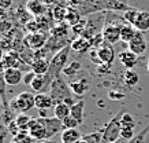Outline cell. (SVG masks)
Returning a JSON list of instances; mask_svg holds the SVG:
<instances>
[{"label":"cell","instance_id":"28","mask_svg":"<svg viewBox=\"0 0 149 143\" xmlns=\"http://www.w3.org/2000/svg\"><path fill=\"white\" fill-rule=\"evenodd\" d=\"M36 21H37V25H38V29L40 32H51L52 30V25H51V21L48 18V15H41V17H36Z\"/></svg>","mask_w":149,"mask_h":143},{"label":"cell","instance_id":"22","mask_svg":"<svg viewBox=\"0 0 149 143\" xmlns=\"http://www.w3.org/2000/svg\"><path fill=\"white\" fill-rule=\"evenodd\" d=\"M71 113V107L67 103H58L54 107V117L59 118L60 121H63L64 118H67Z\"/></svg>","mask_w":149,"mask_h":143},{"label":"cell","instance_id":"13","mask_svg":"<svg viewBox=\"0 0 149 143\" xmlns=\"http://www.w3.org/2000/svg\"><path fill=\"white\" fill-rule=\"evenodd\" d=\"M4 80L7 85H17L23 81V74L19 69L15 68H7L4 70Z\"/></svg>","mask_w":149,"mask_h":143},{"label":"cell","instance_id":"9","mask_svg":"<svg viewBox=\"0 0 149 143\" xmlns=\"http://www.w3.org/2000/svg\"><path fill=\"white\" fill-rule=\"evenodd\" d=\"M44 121H45V129H47V136L45 140H49L52 136L63 131V123L56 118V117H44Z\"/></svg>","mask_w":149,"mask_h":143},{"label":"cell","instance_id":"25","mask_svg":"<svg viewBox=\"0 0 149 143\" xmlns=\"http://www.w3.org/2000/svg\"><path fill=\"white\" fill-rule=\"evenodd\" d=\"M137 33V29L133 26V25H125V26H122V29H120V42L123 43H129L131 42V39L136 36Z\"/></svg>","mask_w":149,"mask_h":143},{"label":"cell","instance_id":"33","mask_svg":"<svg viewBox=\"0 0 149 143\" xmlns=\"http://www.w3.org/2000/svg\"><path fill=\"white\" fill-rule=\"evenodd\" d=\"M120 123H122V127L136 128V121H134V117H133L130 113H127V111L122 116V120H120Z\"/></svg>","mask_w":149,"mask_h":143},{"label":"cell","instance_id":"2","mask_svg":"<svg viewBox=\"0 0 149 143\" xmlns=\"http://www.w3.org/2000/svg\"><path fill=\"white\" fill-rule=\"evenodd\" d=\"M126 113V109H120L115 117L105 124L103 129V143H113L120 139V131H122V116Z\"/></svg>","mask_w":149,"mask_h":143},{"label":"cell","instance_id":"5","mask_svg":"<svg viewBox=\"0 0 149 143\" xmlns=\"http://www.w3.org/2000/svg\"><path fill=\"white\" fill-rule=\"evenodd\" d=\"M29 134L34 140H45L47 136V129H45V121L44 117H37V118H32L30 125H29Z\"/></svg>","mask_w":149,"mask_h":143},{"label":"cell","instance_id":"41","mask_svg":"<svg viewBox=\"0 0 149 143\" xmlns=\"http://www.w3.org/2000/svg\"><path fill=\"white\" fill-rule=\"evenodd\" d=\"M123 97H125V94L123 92H109V98H115L116 101L122 99Z\"/></svg>","mask_w":149,"mask_h":143},{"label":"cell","instance_id":"10","mask_svg":"<svg viewBox=\"0 0 149 143\" xmlns=\"http://www.w3.org/2000/svg\"><path fill=\"white\" fill-rule=\"evenodd\" d=\"M97 56L101 63L105 65H112L113 59H115V50H113V46H111L109 43L104 42L103 46L97 50Z\"/></svg>","mask_w":149,"mask_h":143},{"label":"cell","instance_id":"18","mask_svg":"<svg viewBox=\"0 0 149 143\" xmlns=\"http://www.w3.org/2000/svg\"><path fill=\"white\" fill-rule=\"evenodd\" d=\"M138 32H146L149 29V11H140L136 23L133 25Z\"/></svg>","mask_w":149,"mask_h":143},{"label":"cell","instance_id":"47","mask_svg":"<svg viewBox=\"0 0 149 143\" xmlns=\"http://www.w3.org/2000/svg\"><path fill=\"white\" fill-rule=\"evenodd\" d=\"M146 70H148V73H149V59H148V65H146Z\"/></svg>","mask_w":149,"mask_h":143},{"label":"cell","instance_id":"4","mask_svg":"<svg viewBox=\"0 0 149 143\" xmlns=\"http://www.w3.org/2000/svg\"><path fill=\"white\" fill-rule=\"evenodd\" d=\"M33 107H36V95H33L32 92H21L8 103L10 110L19 113H26Z\"/></svg>","mask_w":149,"mask_h":143},{"label":"cell","instance_id":"36","mask_svg":"<svg viewBox=\"0 0 149 143\" xmlns=\"http://www.w3.org/2000/svg\"><path fill=\"white\" fill-rule=\"evenodd\" d=\"M14 29V23L11 21H1L0 22V33L1 35H8Z\"/></svg>","mask_w":149,"mask_h":143},{"label":"cell","instance_id":"17","mask_svg":"<svg viewBox=\"0 0 149 143\" xmlns=\"http://www.w3.org/2000/svg\"><path fill=\"white\" fill-rule=\"evenodd\" d=\"M70 28H71V26H70L67 22L58 23V25H55L54 28H52L49 35H51V37H55V39H67Z\"/></svg>","mask_w":149,"mask_h":143},{"label":"cell","instance_id":"1","mask_svg":"<svg viewBox=\"0 0 149 143\" xmlns=\"http://www.w3.org/2000/svg\"><path fill=\"white\" fill-rule=\"evenodd\" d=\"M48 94L51 95V98H52V101H54L55 105H58V103H67L68 106L71 107L72 105H75L78 102L72 98L70 85H68L62 77H58L56 80L52 81Z\"/></svg>","mask_w":149,"mask_h":143},{"label":"cell","instance_id":"46","mask_svg":"<svg viewBox=\"0 0 149 143\" xmlns=\"http://www.w3.org/2000/svg\"><path fill=\"white\" fill-rule=\"evenodd\" d=\"M145 143H149V134H148V136H146V139H145Z\"/></svg>","mask_w":149,"mask_h":143},{"label":"cell","instance_id":"16","mask_svg":"<svg viewBox=\"0 0 149 143\" xmlns=\"http://www.w3.org/2000/svg\"><path fill=\"white\" fill-rule=\"evenodd\" d=\"M60 139L62 143H79L82 140V135L78 129H63Z\"/></svg>","mask_w":149,"mask_h":143},{"label":"cell","instance_id":"19","mask_svg":"<svg viewBox=\"0 0 149 143\" xmlns=\"http://www.w3.org/2000/svg\"><path fill=\"white\" fill-rule=\"evenodd\" d=\"M70 47H71V50H74L75 52H85V51H88L92 46H91V40L79 36V37H77V39L71 40Z\"/></svg>","mask_w":149,"mask_h":143},{"label":"cell","instance_id":"21","mask_svg":"<svg viewBox=\"0 0 149 143\" xmlns=\"http://www.w3.org/2000/svg\"><path fill=\"white\" fill-rule=\"evenodd\" d=\"M67 11H68V7H66V6H63V4H56L54 11H52V19H54L56 23L66 22Z\"/></svg>","mask_w":149,"mask_h":143},{"label":"cell","instance_id":"38","mask_svg":"<svg viewBox=\"0 0 149 143\" xmlns=\"http://www.w3.org/2000/svg\"><path fill=\"white\" fill-rule=\"evenodd\" d=\"M26 30L29 33H38V32H40V29H38V25H37L36 19H30V21L26 23Z\"/></svg>","mask_w":149,"mask_h":143},{"label":"cell","instance_id":"50","mask_svg":"<svg viewBox=\"0 0 149 143\" xmlns=\"http://www.w3.org/2000/svg\"><path fill=\"white\" fill-rule=\"evenodd\" d=\"M79 143H88V142H85V140H81V142H79Z\"/></svg>","mask_w":149,"mask_h":143},{"label":"cell","instance_id":"43","mask_svg":"<svg viewBox=\"0 0 149 143\" xmlns=\"http://www.w3.org/2000/svg\"><path fill=\"white\" fill-rule=\"evenodd\" d=\"M3 54H4V52H3V50L0 48V62H1L3 59H4V55H3Z\"/></svg>","mask_w":149,"mask_h":143},{"label":"cell","instance_id":"37","mask_svg":"<svg viewBox=\"0 0 149 143\" xmlns=\"http://www.w3.org/2000/svg\"><path fill=\"white\" fill-rule=\"evenodd\" d=\"M8 128H7V125L3 123L1 120V117H0V143H6V139L8 136Z\"/></svg>","mask_w":149,"mask_h":143},{"label":"cell","instance_id":"40","mask_svg":"<svg viewBox=\"0 0 149 143\" xmlns=\"http://www.w3.org/2000/svg\"><path fill=\"white\" fill-rule=\"evenodd\" d=\"M13 4V0H0V8L8 10Z\"/></svg>","mask_w":149,"mask_h":143},{"label":"cell","instance_id":"24","mask_svg":"<svg viewBox=\"0 0 149 143\" xmlns=\"http://www.w3.org/2000/svg\"><path fill=\"white\" fill-rule=\"evenodd\" d=\"M84 107H85V101H84V99H79L75 105L71 106V113H70V116L74 117L79 124H82V121H84Z\"/></svg>","mask_w":149,"mask_h":143},{"label":"cell","instance_id":"3","mask_svg":"<svg viewBox=\"0 0 149 143\" xmlns=\"http://www.w3.org/2000/svg\"><path fill=\"white\" fill-rule=\"evenodd\" d=\"M71 47L67 46L64 47L63 50H60L59 52H56L52 58H51V62H49V69L47 72V76L52 80H56L58 77H60V73L64 70L66 68V63H67V59H68V51H70Z\"/></svg>","mask_w":149,"mask_h":143},{"label":"cell","instance_id":"39","mask_svg":"<svg viewBox=\"0 0 149 143\" xmlns=\"http://www.w3.org/2000/svg\"><path fill=\"white\" fill-rule=\"evenodd\" d=\"M34 77H36V73L33 70H27L26 73L23 74V83L26 84V85H32Z\"/></svg>","mask_w":149,"mask_h":143},{"label":"cell","instance_id":"7","mask_svg":"<svg viewBox=\"0 0 149 143\" xmlns=\"http://www.w3.org/2000/svg\"><path fill=\"white\" fill-rule=\"evenodd\" d=\"M129 46V50L131 52H134L136 55H142L146 48H148V42H146V39H145L144 33L142 32H138L137 30L136 36L131 39V42L127 44Z\"/></svg>","mask_w":149,"mask_h":143},{"label":"cell","instance_id":"27","mask_svg":"<svg viewBox=\"0 0 149 143\" xmlns=\"http://www.w3.org/2000/svg\"><path fill=\"white\" fill-rule=\"evenodd\" d=\"M30 121H32V117L26 113H21L15 117V123L18 125V128L21 131H29V125H30Z\"/></svg>","mask_w":149,"mask_h":143},{"label":"cell","instance_id":"44","mask_svg":"<svg viewBox=\"0 0 149 143\" xmlns=\"http://www.w3.org/2000/svg\"><path fill=\"white\" fill-rule=\"evenodd\" d=\"M113 143H127V140H125V139H119V140H116V142H113Z\"/></svg>","mask_w":149,"mask_h":143},{"label":"cell","instance_id":"6","mask_svg":"<svg viewBox=\"0 0 149 143\" xmlns=\"http://www.w3.org/2000/svg\"><path fill=\"white\" fill-rule=\"evenodd\" d=\"M48 39H49V37H48L47 33H42V32L29 33V35L25 37V44H26V47H29L30 50L38 51L47 46Z\"/></svg>","mask_w":149,"mask_h":143},{"label":"cell","instance_id":"35","mask_svg":"<svg viewBox=\"0 0 149 143\" xmlns=\"http://www.w3.org/2000/svg\"><path fill=\"white\" fill-rule=\"evenodd\" d=\"M62 123H63V128L64 129H77L78 125H81L75 118H74V117H71V116H68L67 118H64Z\"/></svg>","mask_w":149,"mask_h":143},{"label":"cell","instance_id":"20","mask_svg":"<svg viewBox=\"0 0 149 143\" xmlns=\"http://www.w3.org/2000/svg\"><path fill=\"white\" fill-rule=\"evenodd\" d=\"M49 62L48 59H34L30 63V70H33L36 74H45L49 69Z\"/></svg>","mask_w":149,"mask_h":143},{"label":"cell","instance_id":"42","mask_svg":"<svg viewBox=\"0 0 149 143\" xmlns=\"http://www.w3.org/2000/svg\"><path fill=\"white\" fill-rule=\"evenodd\" d=\"M1 21H7V10L0 8V22Z\"/></svg>","mask_w":149,"mask_h":143},{"label":"cell","instance_id":"48","mask_svg":"<svg viewBox=\"0 0 149 143\" xmlns=\"http://www.w3.org/2000/svg\"><path fill=\"white\" fill-rule=\"evenodd\" d=\"M119 1H122V3H125V4H127V0H119Z\"/></svg>","mask_w":149,"mask_h":143},{"label":"cell","instance_id":"51","mask_svg":"<svg viewBox=\"0 0 149 143\" xmlns=\"http://www.w3.org/2000/svg\"><path fill=\"white\" fill-rule=\"evenodd\" d=\"M0 40H1V33H0Z\"/></svg>","mask_w":149,"mask_h":143},{"label":"cell","instance_id":"30","mask_svg":"<svg viewBox=\"0 0 149 143\" xmlns=\"http://www.w3.org/2000/svg\"><path fill=\"white\" fill-rule=\"evenodd\" d=\"M82 140L88 143H103V131L92 132L88 135H82Z\"/></svg>","mask_w":149,"mask_h":143},{"label":"cell","instance_id":"12","mask_svg":"<svg viewBox=\"0 0 149 143\" xmlns=\"http://www.w3.org/2000/svg\"><path fill=\"white\" fill-rule=\"evenodd\" d=\"M119 61L126 68V70H133L137 66V63H138V55H136L134 52H131L130 50H126L119 54Z\"/></svg>","mask_w":149,"mask_h":143},{"label":"cell","instance_id":"32","mask_svg":"<svg viewBox=\"0 0 149 143\" xmlns=\"http://www.w3.org/2000/svg\"><path fill=\"white\" fill-rule=\"evenodd\" d=\"M138 14H140V11L136 8H130L129 11H126L125 14H123V18H125V21H126L129 25H134L137 21V17H138Z\"/></svg>","mask_w":149,"mask_h":143},{"label":"cell","instance_id":"8","mask_svg":"<svg viewBox=\"0 0 149 143\" xmlns=\"http://www.w3.org/2000/svg\"><path fill=\"white\" fill-rule=\"evenodd\" d=\"M120 29H122V26H118V25H105L103 32H101L104 42L109 43L111 46L120 42Z\"/></svg>","mask_w":149,"mask_h":143},{"label":"cell","instance_id":"31","mask_svg":"<svg viewBox=\"0 0 149 143\" xmlns=\"http://www.w3.org/2000/svg\"><path fill=\"white\" fill-rule=\"evenodd\" d=\"M148 134H149V124L144 129H141L138 134H136V136L131 139V140H129L127 143H145V139H146Z\"/></svg>","mask_w":149,"mask_h":143},{"label":"cell","instance_id":"23","mask_svg":"<svg viewBox=\"0 0 149 143\" xmlns=\"http://www.w3.org/2000/svg\"><path fill=\"white\" fill-rule=\"evenodd\" d=\"M82 14L79 13V10L75 8V7H68L67 11V17H66V22L70 25V26H75L77 23H79L82 21Z\"/></svg>","mask_w":149,"mask_h":143},{"label":"cell","instance_id":"11","mask_svg":"<svg viewBox=\"0 0 149 143\" xmlns=\"http://www.w3.org/2000/svg\"><path fill=\"white\" fill-rule=\"evenodd\" d=\"M26 10L27 13H30L34 17H41V15H45L48 6L44 1H41V0H27Z\"/></svg>","mask_w":149,"mask_h":143},{"label":"cell","instance_id":"45","mask_svg":"<svg viewBox=\"0 0 149 143\" xmlns=\"http://www.w3.org/2000/svg\"><path fill=\"white\" fill-rule=\"evenodd\" d=\"M38 143H54L52 140H41V142H38Z\"/></svg>","mask_w":149,"mask_h":143},{"label":"cell","instance_id":"49","mask_svg":"<svg viewBox=\"0 0 149 143\" xmlns=\"http://www.w3.org/2000/svg\"><path fill=\"white\" fill-rule=\"evenodd\" d=\"M0 103H3V98H1V95H0Z\"/></svg>","mask_w":149,"mask_h":143},{"label":"cell","instance_id":"14","mask_svg":"<svg viewBox=\"0 0 149 143\" xmlns=\"http://www.w3.org/2000/svg\"><path fill=\"white\" fill-rule=\"evenodd\" d=\"M36 107L41 111H45L51 107H55L49 94H36Z\"/></svg>","mask_w":149,"mask_h":143},{"label":"cell","instance_id":"29","mask_svg":"<svg viewBox=\"0 0 149 143\" xmlns=\"http://www.w3.org/2000/svg\"><path fill=\"white\" fill-rule=\"evenodd\" d=\"M11 143H34V139L30 136L29 131H21L17 136H14Z\"/></svg>","mask_w":149,"mask_h":143},{"label":"cell","instance_id":"34","mask_svg":"<svg viewBox=\"0 0 149 143\" xmlns=\"http://www.w3.org/2000/svg\"><path fill=\"white\" fill-rule=\"evenodd\" d=\"M79 69H81V63L75 61V62H71L68 66H66V68H64L63 73L67 74V76H70V74H71V76H74V74H77V72Z\"/></svg>","mask_w":149,"mask_h":143},{"label":"cell","instance_id":"26","mask_svg":"<svg viewBox=\"0 0 149 143\" xmlns=\"http://www.w3.org/2000/svg\"><path fill=\"white\" fill-rule=\"evenodd\" d=\"M123 81L127 87H136L137 84L140 83V76L134 70H126L123 74Z\"/></svg>","mask_w":149,"mask_h":143},{"label":"cell","instance_id":"15","mask_svg":"<svg viewBox=\"0 0 149 143\" xmlns=\"http://www.w3.org/2000/svg\"><path fill=\"white\" fill-rule=\"evenodd\" d=\"M68 85H70L71 92L74 94V95H77V97H82V95L88 91V88H89V83H88V80L82 79V77L81 79H78V80L71 81Z\"/></svg>","mask_w":149,"mask_h":143}]
</instances>
